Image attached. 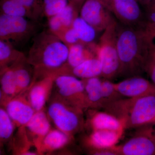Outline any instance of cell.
I'll return each mask as SVG.
<instances>
[{"instance_id":"obj_39","label":"cell","mask_w":155,"mask_h":155,"mask_svg":"<svg viewBox=\"0 0 155 155\" xmlns=\"http://www.w3.org/2000/svg\"><path fill=\"white\" fill-rule=\"evenodd\" d=\"M42 5V0H37Z\"/></svg>"},{"instance_id":"obj_19","label":"cell","mask_w":155,"mask_h":155,"mask_svg":"<svg viewBox=\"0 0 155 155\" xmlns=\"http://www.w3.org/2000/svg\"><path fill=\"white\" fill-rule=\"evenodd\" d=\"M29 65L30 64L24 55L11 65L14 69L17 82V95L25 91L32 84V75Z\"/></svg>"},{"instance_id":"obj_8","label":"cell","mask_w":155,"mask_h":155,"mask_svg":"<svg viewBox=\"0 0 155 155\" xmlns=\"http://www.w3.org/2000/svg\"><path fill=\"white\" fill-rule=\"evenodd\" d=\"M35 29L28 18L1 14L0 40L21 42L33 35Z\"/></svg>"},{"instance_id":"obj_30","label":"cell","mask_w":155,"mask_h":155,"mask_svg":"<svg viewBox=\"0 0 155 155\" xmlns=\"http://www.w3.org/2000/svg\"><path fill=\"white\" fill-rule=\"evenodd\" d=\"M65 44L68 46L81 43L72 26L55 35Z\"/></svg>"},{"instance_id":"obj_21","label":"cell","mask_w":155,"mask_h":155,"mask_svg":"<svg viewBox=\"0 0 155 155\" xmlns=\"http://www.w3.org/2000/svg\"><path fill=\"white\" fill-rule=\"evenodd\" d=\"M71 75L79 79H88L101 76L102 67L101 61L97 57L84 61L71 69Z\"/></svg>"},{"instance_id":"obj_33","label":"cell","mask_w":155,"mask_h":155,"mask_svg":"<svg viewBox=\"0 0 155 155\" xmlns=\"http://www.w3.org/2000/svg\"><path fill=\"white\" fill-rule=\"evenodd\" d=\"M145 16L147 21L155 25V0L148 5Z\"/></svg>"},{"instance_id":"obj_26","label":"cell","mask_w":155,"mask_h":155,"mask_svg":"<svg viewBox=\"0 0 155 155\" xmlns=\"http://www.w3.org/2000/svg\"><path fill=\"white\" fill-rule=\"evenodd\" d=\"M72 27L81 43L90 44L94 42L97 31L80 16L74 20Z\"/></svg>"},{"instance_id":"obj_32","label":"cell","mask_w":155,"mask_h":155,"mask_svg":"<svg viewBox=\"0 0 155 155\" xmlns=\"http://www.w3.org/2000/svg\"><path fill=\"white\" fill-rule=\"evenodd\" d=\"M115 146L107 148L90 149H89V153L95 155H118Z\"/></svg>"},{"instance_id":"obj_37","label":"cell","mask_w":155,"mask_h":155,"mask_svg":"<svg viewBox=\"0 0 155 155\" xmlns=\"http://www.w3.org/2000/svg\"><path fill=\"white\" fill-rule=\"evenodd\" d=\"M143 1L147 3V5H148L151 2H152L153 1V0H143Z\"/></svg>"},{"instance_id":"obj_35","label":"cell","mask_w":155,"mask_h":155,"mask_svg":"<svg viewBox=\"0 0 155 155\" xmlns=\"http://www.w3.org/2000/svg\"><path fill=\"white\" fill-rule=\"evenodd\" d=\"M146 30L148 34L150 37L153 45L155 48V25L153 23H151L147 21L145 27Z\"/></svg>"},{"instance_id":"obj_6","label":"cell","mask_w":155,"mask_h":155,"mask_svg":"<svg viewBox=\"0 0 155 155\" xmlns=\"http://www.w3.org/2000/svg\"><path fill=\"white\" fill-rule=\"evenodd\" d=\"M54 84L58 96L70 104L83 110L88 108L84 84L81 79L68 74L55 75Z\"/></svg>"},{"instance_id":"obj_18","label":"cell","mask_w":155,"mask_h":155,"mask_svg":"<svg viewBox=\"0 0 155 155\" xmlns=\"http://www.w3.org/2000/svg\"><path fill=\"white\" fill-rule=\"evenodd\" d=\"M89 123L92 131L98 130L124 131L125 129L122 121L105 111H94L91 115Z\"/></svg>"},{"instance_id":"obj_11","label":"cell","mask_w":155,"mask_h":155,"mask_svg":"<svg viewBox=\"0 0 155 155\" xmlns=\"http://www.w3.org/2000/svg\"><path fill=\"white\" fill-rule=\"evenodd\" d=\"M22 93L8 99L4 102L5 109L14 125L23 128L30 121L35 111L28 99L27 95Z\"/></svg>"},{"instance_id":"obj_3","label":"cell","mask_w":155,"mask_h":155,"mask_svg":"<svg viewBox=\"0 0 155 155\" xmlns=\"http://www.w3.org/2000/svg\"><path fill=\"white\" fill-rule=\"evenodd\" d=\"M102 108L122 121L125 129L137 128L155 118V96L123 98L106 103Z\"/></svg>"},{"instance_id":"obj_31","label":"cell","mask_w":155,"mask_h":155,"mask_svg":"<svg viewBox=\"0 0 155 155\" xmlns=\"http://www.w3.org/2000/svg\"><path fill=\"white\" fill-rule=\"evenodd\" d=\"M32 13L35 19L43 13L42 5L37 0H17Z\"/></svg>"},{"instance_id":"obj_40","label":"cell","mask_w":155,"mask_h":155,"mask_svg":"<svg viewBox=\"0 0 155 155\" xmlns=\"http://www.w3.org/2000/svg\"><path fill=\"white\" fill-rule=\"evenodd\" d=\"M153 56H154V57H155L154 58H155V50L154 51V52Z\"/></svg>"},{"instance_id":"obj_38","label":"cell","mask_w":155,"mask_h":155,"mask_svg":"<svg viewBox=\"0 0 155 155\" xmlns=\"http://www.w3.org/2000/svg\"><path fill=\"white\" fill-rule=\"evenodd\" d=\"M155 123V118L154 119H153L149 123V124H153V123Z\"/></svg>"},{"instance_id":"obj_4","label":"cell","mask_w":155,"mask_h":155,"mask_svg":"<svg viewBox=\"0 0 155 155\" xmlns=\"http://www.w3.org/2000/svg\"><path fill=\"white\" fill-rule=\"evenodd\" d=\"M47 115L57 129L72 136L85 126L83 110L57 95L51 101Z\"/></svg>"},{"instance_id":"obj_29","label":"cell","mask_w":155,"mask_h":155,"mask_svg":"<svg viewBox=\"0 0 155 155\" xmlns=\"http://www.w3.org/2000/svg\"><path fill=\"white\" fill-rule=\"evenodd\" d=\"M110 80L105 78L102 80V93L104 101L103 106L106 103L125 97L117 91L114 86V83Z\"/></svg>"},{"instance_id":"obj_16","label":"cell","mask_w":155,"mask_h":155,"mask_svg":"<svg viewBox=\"0 0 155 155\" xmlns=\"http://www.w3.org/2000/svg\"><path fill=\"white\" fill-rule=\"evenodd\" d=\"M69 54L66 67L71 69L83 63L84 61L97 57V45L94 43L90 44L78 43L68 46Z\"/></svg>"},{"instance_id":"obj_10","label":"cell","mask_w":155,"mask_h":155,"mask_svg":"<svg viewBox=\"0 0 155 155\" xmlns=\"http://www.w3.org/2000/svg\"><path fill=\"white\" fill-rule=\"evenodd\" d=\"M79 15L97 32L104 31L116 20L100 0L85 1L81 6Z\"/></svg>"},{"instance_id":"obj_12","label":"cell","mask_w":155,"mask_h":155,"mask_svg":"<svg viewBox=\"0 0 155 155\" xmlns=\"http://www.w3.org/2000/svg\"><path fill=\"white\" fill-rule=\"evenodd\" d=\"M114 84L117 91L127 98L155 96L154 84L140 76L127 78Z\"/></svg>"},{"instance_id":"obj_1","label":"cell","mask_w":155,"mask_h":155,"mask_svg":"<svg viewBox=\"0 0 155 155\" xmlns=\"http://www.w3.org/2000/svg\"><path fill=\"white\" fill-rule=\"evenodd\" d=\"M117 48L120 61L119 76L127 78L146 72L155 48L145 27L135 28L118 24Z\"/></svg>"},{"instance_id":"obj_24","label":"cell","mask_w":155,"mask_h":155,"mask_svg":"<svg viewBox=\"0 0 155 155\" xmlns=\"http://www.w3.org/2000/svg\"><path fill=\"white\" fill-rule=\"evenodd\" d=\"M24 55L14 48L11 42L0 40V68L1 70L13 65Z\"/></svg>"},{"instance_id":"obj_34","label":"cell","mask_w":155,"mask_h":155,"mask_svg":"<svg viewBox=\"0 0 155 155\" xmlns=\"http://www.w3.org/2000/svg\"><path fill=\"white\" fill-rule=\"evenodd\" d=\"M146 72H147L155 84V58L153 56L147 65Z\"/></svg>"},{"instance_id":"obj_2","label":"cell","mask_w":155,"mask_h":155,"mask_svg":"<svg viewBox=\"0 0 155 155\" xmlns=\"http://www.w3.org/2000/svg\"><path fill=\"white\" fill-rule=\"evenodd\" d=\"M33 39L26 58L36 70L44 71L46 75L58 72L66 66L69 48L59 38L49 30Z\"/></svg>"},{"instance_id":"obj_22","label":"cell","mask_w":155,"mask_h":155,"mask_svg":"<svg viewBox=\"0 0 155 155\" xmlns=\"http://www.w3.org/2000/svg\"><path fill=\"white\" fill-rule=\"evenodd\" d=\"M71 136L59 129L51 130L42 142L39 153L60 149L69 142Z\"/></svg>"},{"instance_id":"obj_23","label":"cell","mask_w":155,"mask_h":155,"mask_svg":"<svg viewBox=\"0 0 155 155\" xmlns=\"http://www.w3.org/2000/svg\"><path fill=\"white\" fill-rule=\"evenodd\" d=\"M1 96L5 101L17 95V82L12 66L1 70Z\"/></svg>"},{"instance_id":"obj_41","label":"cell","mask_w":155,"mask_h":155,"mask_svg":"<svg viewBox=\"0 0 155 155\" xmlns=\"http://www.w3.org/2000/svg\"><path fill=\"white\" fill-rule=\"evenodd\" d=\"M153 124V125H155V123H153V124ZM154 130H155V129H154Z\"/></svg>"},{"instance_id":"obj_36","label":"cell","mask_w":155,"mask_h":155,"mask_svg":"<svg viewBox=\"0 0 155 155\" xmlns=\"http://www.w3.org/2000/svg\"><path fill=\"white\" fill-rule=\"evenodd\" d=\"M86 0H69V2L80 9L81 5Z\"/></svg>"},{"instance_id":"obj_7","label":"cell","mask_w":155,"mask_h":155,"mask_svg":"<svg viewBox=\"0 0 155 155\" xmlns=\"http://www.w3.org/2000/svg\"><path fill=\"white\" fill-rule=\"evenodd\" d=\"M122 25L144 27L147 22L136 0H100Z\"/></svg>"},{"instance_id":"obj_5","label":"cell","mask_w":155,"mask_h":155,"mask_svg":"<svg viewBox=\"0 0 155 155\" xmlns=\"http://www.w3.org/2000/svg\"><path fill=\"white\" fill-rule=\"evenodd\" d=\"M118 26L116 20L111 23L103 31L97 47V57L102 67L101 76L109 80L119 76L120 69L117 48Z\"/></svg>"},{"instance_id":"obj_25","label":"cell","mask_w":155,"mask_h":155,"mask_svg":"<svg viewBox=\"0 0 155 155\" xmlns=\"http://www.w3.org/2000/svg\"><path fill=\"white\" fill-rule=\"evenodd\" d=\"M1 14L36 20L32 13L17 0H1Z\"/></svg>"},{"instance_id":"obj_14","label":"cell","mask_w":155,"mask_h":155,"mask_svg":"<svg viewBox=\"0 0 155 155\" xmlns=\"http://www.w3.org/2000/svg\"><path fill=\"white\" fill-rule=\"evenodd\" d=\"M50 121L47 114L42 110L35 112L24 127L33 137L35 145L37 148L38 153L42 142L51 130Z\"/></svg>"},{"instance_id":"obj_27","label":"cell","mask_w":155,"mask_h":155,"mask_svg":"<svg viewBox=\"0 0 155 155\" xmlns=\"http://www.w3.org/2000/svg\"><path fill=\"white\" fill-rule=\"evenodd\" d=\"M15 125L5 109H0V138L1 141L8 140L14 133Z\"/></svg>"},{"instance_id":"obj_15","label":"cell","mask_w":155,"mask_h":155,"mask_svg":"<svg viewBox=\"0 0 155 155\" xmlns=\"http://www.w3.org/2000/svg\"><path fill=\"white\" fill-rule=\"evenodd\" d=\"M80 9L71 3L60 13L48 18L49 30L57 34L72 26L74 20L78 17Z\"/></svg>"},{"instance_id":"obj_20","label":"cell","mask_w":155,"mask_h":155,"mask_svg":"<svg viewBox=\"0 0 155 155\" xmlns=\"http://www.w3.org/2000/svg\"><path fill=\"white\" fill-rule=\"evenodd\" d=\"M81 80L84 84L89 108H102L104 101L102 93V80L99 77Z\"/></svg>"},{"instance_id":"obj_28","label":"cell","mask_w":155,"mask_h":155,"mask_svg":"<svg viewBox=\"0 0 155 155\" xmlns=\"http://www.w3.org/2000/svg\"><path fill=\"white\" fill-rule=\"evenodd\" d=\"M69 3V0H42L43 13L48 19L60 13Z\"/></svg>"},{"instance_id":"obj_17","label":"cell","mask_w":155,"mask_h":155,"mask_svg":"<svg viewBox=\"0 0 155 155\" xmlns=\"http://www.w3.org/2000/svg\"><path fill=\"white\" fill-rule=\"evenodd\" d=\"M123 132L113 130L92 131L87 140V144L89 149L112 147L118 143Z\"/></svg>"},{"instance_id":"obj_13","label":"cell","mask_w":155,"mask_h":155,"mask_svg":"<svg viewBox=\"0 0 155 155\" xmlns=\"http://www.w3.org/2000/svg\"><path fill=\"white\" fill-rule=\"evenodd\" d=\"M55 75L53 73L48 74L30 85L27 96L35 112L43 110L51 94Z\"/></svg>"},{"instance_id":"obj_9","label":"cell","mask_w":155,"mask_h":155,"mask_svg":"<svg viewBox=\"0 0 155 155\" xmlns=\"http://www.w3.org/2000/svg\"><path fill=\"white\" fill-rule=\"evenodd\" d=\"M123 144L116 145L118 155H155V131L150 124Z\"/></svg>"}]
</instances>
